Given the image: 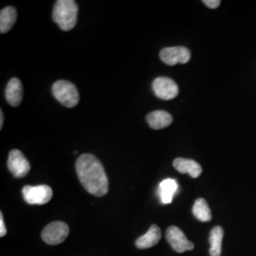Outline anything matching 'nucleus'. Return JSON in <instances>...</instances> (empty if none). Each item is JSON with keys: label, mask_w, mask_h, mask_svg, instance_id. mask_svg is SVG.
<instances>
[{"label": "nucleus", "mask_w": 256, "mask_h": 256, "mask_svg": "<svg viewBox=\"0 0 256 256\" xmlns=\"http://www.w3.org/2000/svg\"><path fill=\"white\" fill-rule=\"evenodd\" d=\"M149 126L156 130L168 128L173 122V117L164 110H156L146 116Z\"/></svg>", "instance_id": "nucleus-12"}, {"label": "nucleus", "mask_w": 256, "mask_h": 256, "mask_svg": "<svg viewBox=\"0 0 256 256\" xmlns=\"http://www.w3.org/2000/svg\"><path fill=\"white\" fill-rule=\"evenodd\" d=\"M22 194L28 204L43 205L50 202L54 192L48 185H26L22 189Z\"/></svg>", "instance_id": "nucleus-4"}, {"label": "nucleus", "mask_w": 256, "mask_h": 256, "mask_svg": "<svg viewBox=\"0 0 256 256\" xmlns=\"http://www.w3.org/2000/svg\"><path fill=\"white\" fill-rule=\"evenodd\" d=\"M165 236L170 246L176 252L182 254L187 250H192L194 248V243L189 241L182 230L176 226L169 227L166 230Z\"/></svg>", "instance_id": "nucleus-7"}, {"label": "nucleus", "mask_w": 256, "mask_h": 256, "mask_svg": "<svg viewBox=\"0 0 256 256\" xmlns=\"http://www.w3.org/2000/svg\"><path fill=\"white\" fill-rule=\"evenodd\" d=\"M7 234V229L4 223V218H3V214L0 212V236L4 238Z\"/></svg>", "instance_id": "nucleus-19"}, {"label": "nucleus", "mask_w": 256, "mask_h": 256, "mask_svg": "<svg viewBox=\"0 0 256 256\" xmlns=\"http://www.w3.org/2000/svg\"><path fill=\"white\" fill-rule=\"evenodd\" d=\"M174 169L182 174H189L194 178H198L202 173V168L200 165L196 162L189 160V158H178L173 162Z\"/></svg>", "instance_id": "nucleus-11"}, {"label": "nucleus", "mask_w": 256, "mask_h": 256, "mask_svg": "<svg viewBox=\"0 0 256 256\" xmlns=\"http://www.w3.org/2000/svg\"><path fill=\"white\" fill-rule=\"evenodd\" d=\"M52 92L55 99L66 108H74L79 102V92L72 82L60 80L54 84Z\"/></svg>", "instance_id": "nucleus-3"}, {"label": "nucleus", "mask_w": 256, "mask_h": 256, "mask_svg": "<svg viewBox=\"0 0 256 256\" xmlns=\"http://www.w3.org/2000/svg\"><path fill=\"white\" fill-rule=\"evenodd\" d=\"M78 5L74 0H58L52 10V19L64 32L72 30L77 23Z\"/></svg>", "instance_id": "nucleus-2"}, {"label": "nucleus", "mask_w": 256, "mask_h": 256, "mask_svg": "<svg viewBox=\"0 0 256 256\" xmlns=\"http://www.w3.org/2000/svg\"><path fill=\"white\" fill-rule=\"evenodd\" d=\"M203 3L210 9H216L221 2L220 0H203Z\"/></svg>", "instance_id": "nucleus-18"}, {"label": "nucleus", "mask_w": 256, "mask_h": 256, "mask_svg": "<svg viewBox=\"0 0 256 256\" xmlns=\"http://www.w3.org/2000/svg\"><path fill=\"white\" fill-rule=\"evenodd\" d=\"M3 122H4V115H3V112L0 111V129L3 128Z\"/></svg>", "instance_id": "nucleus-20"}, {"label": "nucleus", "mask_w": 256, "mask_h": 256, "mask_svg": "<svg viewBox=\"0 0 256 256\" xmlns=\"http://www.w3.org/2000/svg\"><path fill=\"white\" fill-rule=\"evenodd\" d=\"M160 57L162 61L168 66L186 64L190 61L191 52L185 46H170L162 50Z\"/></svg>", "instance_id": "nucleus-6"}, {"label": "nucleus", "mask_w": 256, "mask_h": 256, "mask_svg": "<svg viewBox=\"0 0 256 256\" xmlns=\"http://www.w3.org/2000/svg\"><path fill=\"white\" fill-rule=\"evenodd\" d=\"M70 234L68 224L62 221H55L46 225L41 232V238L48 245L63 243Z\"/></svg>", "instance_id": "nucleus-5"}, {"label": "nucleus", "mask_w": 256, "mask_h": 256, "mask_svg": "<svg viewBox=\"0 0 256 256\" xmlns=\"http://www.w3.org/2000/svg\"><path fill=\"white\" fill-rule=\"evenodd\" d=\"M18 18L16 10L14 7L8 6L0 12V32L6 34L14 27Z\"/></svg>", "instance_id": "nucleus-15"}, {"label": "nucleus", "mask_w": 256, "mask_h": 256, "mask_svg": "<svg viewBox=\"0 0 256 256\" xmlns=\"http://www.w3.org/2000/svg\"><path fill=\"white\" fill-rule=\"evenodd\" d=\"M178 182L173 178H166L160 184L158 194L164 204H170L173 200L174 194L178 192Z\"/></svg>", "instance_id": "nucleus-14"}, {"label": "nucleus", "mask_w": 256, "mask_h": 256, "mask_svg": "<svg viewBox=\"0 0 256 256\" xmlns=\"http://www.w3.org/2000/svg\"><path fill=\"white\" fill-rule=\"evenodd\" d=\"M8 168L10 172L14 174V176L21 178L28 174L30 170V165L21 151L14 149L10 152Z\"/></svg>", "instance_id": "nucleus-9"}, {"label": "nucleus", "mask_w": 256, "mask_h": 256, "mask_svg": "<svg viewBox=\"0 0 256 256\" xmlns=\"http://www.w3.org/2000/svg\"><path fill=\"white\" fill-rule=\"evenodd\" d=\"M223 236H224V230L220 226H216L210 230V238H209L210 256H221Z\"/></svg>", "instance_id": "nucleus-16"}, {"label": "nucleus", "mask_w": 256, "mask_h": 256, "mask_svg": "<svg viewBox=\"0 0 256 256\" xmlns=\"http://www.w3.org/2000/svg\"><path fill=\"white\" fill-rule=\"evenodd\" d=\"M192 214L196 218L202 222H209L212 220L210 208L204 198H198L196 200L192 207Z\"/></svg>", "instance_id": "nucleus-17"}, {"label": "nucleus", "mask_w": 256, "mask_h": 256, "mask_svg": "<svg viewBox=\"0 0 256 256\" xmlns=\"http://www.w3.org/2000/svg\"><path fill=\"white\" fill-rule=\"evenodd\" d=\"M76 173L84 188L95 196H106L110 189L108 178L101 162L92 154H82L76 160Z\"/></svg>", "instance_id": "nucleus-1"}, {"label": "nucleus", "mask_w": 256, "mask_h": 256, "mask_svg": "<svg viewBox=\"0 0 256 256\" xmlns=\"http://www.w3.org/2000/svg\"><path fill=\"white\" fill-rule=\"evenodd\" d=\"M5 98L12 106H20L23 99V86L18 78L10 80L5 90Z\"/></svg>", "instance_id": "nucleus-10"}, {"label": "nucleus", "mask_w": 256, "mask_h": 256, "mask_svg": "<svg viewBox=\"0 0 256 256\" xmlns=\"http://www.w3.org/2000/svg\"><path fill=\"white\" fill-rule=\"evenodd\" d=\"M153 90L156 96L162 100L169 101L178 95V86L174 80L167 77H158L153 82Z\"/></svg>", "instance_id": "nucleus-8"}, {"label": "nucleus", "mask_w": 256, "mask_h": 256, "mask_svg": "<svg viewBox=\"0 0 256 256\" xmlns=\"http://www.w3.org/2000/svg\"><path fill=\"white\" fill-rule=\"evenodd\" d=\"M162 238V230L156 226L152 225L146 234L138 238L135 246L140 250H146L156 246Z\"/></svg>", "instance_id": "nucleus-13"}]
</instances>
